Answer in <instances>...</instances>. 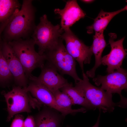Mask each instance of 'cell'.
<instances>
[{"label": "cell", "instance_id": "24", "mask_svg": "<svg viewBox=\"0 0 127 127\" xmlns=\"http://www.w3.org/2000/svg\"><path fill=\"white\" fill-rule=\"evenodd\" d=\"M99 115L97 121L95 124L91 127H99L100 122V115ZM67 127H71L69 126H67Z\"/></svg>", "mask_w": 127, "mask_h": 127}, {"label": "cell", "instance_id": "23", "mask_svg": "<svg viewBox=\"0 0 127 127\" xmlns=\"http://www.w3.org/2000/svg\"><path fill=\"white\" fill-rule=\"evenodd\" d=\"M12 18V17H11L6 21L0 24V40L1 33L4 31L7 25Z\"/></svg>", "mask_w": 127, "mask_h": 127}, {"label": "cell", "instance_id": "21", "mask_svg": "<svg viewBox=\"0 0 127 127\" xmlns=\"http://www.w3.org/2000/svg\"><path fill=\"white\" fill-rule=\"evenodd\" d=\"M24 117L22 115L17 114L15 115L10 127H24Z\"/></svg>", "mask_w": 127, "mask_h": 127}, {"label": "cell", "instance_id": "9", "mask_svg": "<svg viewBox=\"0 0 127 127\" xmlns=\"http://www.w3.org/2000/svg\"><path fill=\"white\" fill-rule=\"evenodd\" d=\"M93 80L97 86L103 90L112 94L117 93L121 97L122 102L124 100L121 92L123 90L127 88V70L121 67L105 76L99 75L93 78Z\"/></svg>", "mask_w": 127, "mask_h": 127}, {"label": "cell", "instance_id": "4", "mask_svg": "<svg viewBox=\"0 0 127 127\" xmlns=\"http://www.w3.org/2000/svg\"><path fill=\"white\" fill-rule=\"evenodd\" d=\"M61 38L44 53L47 63L62 75H68L74 80L75 83L81 79L76 69L75 59L68 53Z\"/></svg>", "mask_w": 127, "mask_h": 127}, {"label": "cell", "instance_id": "11", "mask_svg": "<svg viewBox=\"0 0 127 127\" xmlns=\"http://www.w3.org/2000/svg\"><path fill=\"white\" fill-rule=\"evenodd\" d=\"M2 51L15 84L23 88L27 87L28 79L19 59L7 42L4 41L3 42Z\"/></svg>", "mask_w": 127, "mask_h": 127}, {"label": "cell", "instance_id": "2", "mask_svg": "<svg viewBox=\"0 0 127 127\" xmlns=\"http://www.w3.org/2000/svg\"><path fill=\"white\" fill-rule=\"evenodd\" d=\"M7 42L19 59L28 79L35 69H41L44 66L45 55H41L36 51L35 44L32 39H21Z\"/></svg>", "mask_w": 127, "mask_h": 127}, {"label": "cell", "instance_id": "22", "mask_svg": "<svg viewBox=\"0 0 127 127\" xmlns=\"http://www.w3.org/2000/svg\"><path fill=\"white\" fill-rule=\"evenodd\" d=\"M24 127H36L34 117L28 116L24 121Z\"/></svg>", "mask_w": 127, "mask_h": 127}, {"label": "cell", "instance_id": "18", "mask_svg": "<svg viewBox=\"0 0 127 127\" xmlns=\"http://www.w3.org/2000/svg\"><path fill=\"white\" fill-rule=\"evenodd\" d=\"M21 4L17 0H0V24L6 21L19 9Z\"/></svg>", "mask_w": 127, "mask_h": 127}, {"label": "cell", "instance_id": "1", "mask_svg": "<svg viewBox=\"0 0 127 127\" xmlns=\"http://www.w3.org/2000/svg\"><path fill=\"white\" fill-rule=\"evenodd\" d=\"M32 0H24L21 9L7 25L4 31L7 42L25 38L33 32L35 10Z\"/></svg>", "mask_w": 127, "mask_h": 127}, {"label": "cell", "instance_id": "20", "mask_svg": "<svg viewBox=\"0 0 127 127\" xmlns=\"http://www.w3.org/2000/svg\"><path fill=\"white\" fill-rule=\"evenodd\" d=\"M57 105L60 107L66 109H73L71 107L73 105L71 98L67 94L57 90L52 93Z\"/></svg>", "mask_w": 127, "mask_h": 127}, {"label": "cell", "instance_id": "5", "mask_svg": "<svg viewBox=\"0 0 127 127\" xmlns=\"http://www.w3.org/2000/svg\"><path fill=\"white\" fill-rule=\"evenodd\" d=\"M64 32L60 25H53L48 20L46 14L41 16L40 22L36 26L32 35V39L38 47L39 53L44 54L61 38Z\"/></svg>", "mask_w": 127, "mask_h": 127}, {"label": "cell", "instance_id": "13", "mask_svg": "<svg viewBox=\"0 0 127 127\" xmlns=\"http://www.w3.org/2000/svg\"><path fill=\"white\" fill-rule=\"evenodd\" d=\"M54 12L60 19V25L64 31L70 29L73 24L86 15L76 0H74L68 1L63 9L56 8Z\"/></svg>", "mask_w": 127, "mask_h": 127}, {"label": "cell", "instance_id": "14", "mask_svg": "<svg viewBox=\"0 0 127 127\" xmlns=\"http://www.w3.org/2000/svg\"><path fill=\"white\" fill-rule=\"evenodd\" d=\"M44 106L43 109L34 117L36 127H61L64 116L57 110Z\"/></svg>", "mask_w": 127, "mask_h": 127}, {"label": "cell", "instance_id": "17", "mask_svg": "<svg viewBox=\"0 0 127 127\" xmlns=\"http://www.w3.org/2000/svg\"><path fill=\"white\" fill-rule=\"evenodd\" d=\"M62 91L67 94L70 98L74 105L78 104L86 109L94 110L96 109L92 106L85 98L72 83L60 89Z\"/></svg>", "mask_w": 127, "mask_h": 127}, {"label": "cell", "instance_id": "7", "mask_svg": "<svg viewBox=\"0 0 127 127\" xmlns=\"http://www.w3.org/2000/svg\"><path fill=\"white\" fill-rule=\"evenodd\" d=\"M61 38L65 41L67 51L78 62L82 73H84V64L90 63L93 54L91 46L85 45L70 28L64 31Z\"/></svg>", "mask_w": 127, "mask_h": 127}, {"label": "cell", "instance_id": "10", "mask_svg": "<svg viewBox=\"0 0 127 127\" xmlns=\"http://www.w3.org/2000/svg\"><path fill=\"white\" fill-rule=\"evenodd\" d=\"M109 43L111 47L110 53L102 57L101 64L107 66V71L108 74L112 72L121 67L127 53L124 48L123 43L125 37L116 41L115 34H109Z\"/></svg>", "mask_w": 127, "mask_h": 127}, {"label": "cell", "instance_id": "25", "mask_svg": "<svg viewBox=\"0 0 127 127\" xmlns=\"http://www.w3.org/2000/svg\"><path fill=\"white\" fill-rule=\"evenodd\" d=\"M82 2L86 3H90L92 2L94 0H81Z\"/></svg>", "mask_w": 127, "mask_h": 127}, {"label": "cell", "instance_id": "15", "mask_svg": "<svg viewBox=\"0 0 127 127\" xmlns=\"http://www.w3.org/2000/svg\"><path fill=\"white\" fill-rule=\"evenodd\" d=\"M103 31L95 32L93 36V41L91 46L95 58V63L93 67L87 71L86 74L88 77L93 78L96 69L101 64L102 55L106 44L103 35Z\"/></svg>", "mask_w": 127, "mask_h": 127}, {"label": "cell", "instance_id": "16", "mask_svg": "<svg viewBox=\"0 0 127 127\" xmlns=\"http://www.w3.org/2000/svg\"><path fill=\"white\" fill-rule=\"evenodd\" d=\"M127 9L126 5L121 9L113 12H107L101 10L98 16L94 19L92 24L87 27V33L91 34L94 31L95 32L104 31L109 22L115 16L127 10Z\"/></svg>", "mask_w": 127, "mask_h": 127}, {"label": "cell", "instance_id": "19", "mask_svg": "<svg viewBox=\"0 0 127 127\" xmlns=\"http://www.w3.org/2000/svg\"><path fill=\"white\" fill-rule=\"evenodd\" d=\"M2 43L0 41V86L5 87L14 81V79L2 54Z\"/></svg>", "mask_w": 127, "mask_h": 127}, {"label": "cell", "instance_id": "3", "mask_svg": "<svg viewBox=\"0 0 127 127\" xmlns=\"http://www.w3.org/2000/svg\"><path fill=\"white\" fill-rule=\"evenodd\" d=\"M82 73L83 79L75 83V87L92 106L104 113L113 112L116 106H119L112 101V94L92 85L85 73Z\"/></svg>", "mask_w": 127, "mask_h": 127}, {"label": "cell", "instance_id": "6", "mask_svg": "<svg viewBox=\"0 0 127 127\" xmlns=\"http://www.w3.org/2000/svg\"><path fill=\"white\" fill-rule=\"evenodd\" d=\"M28 92L23 88L18 86L14 87L11 90L7 93L3 92L8 113L7 121H9L14 115L19 113L31 112L29 103L32 107L34 105L36 99L29 96Z\"/></svg>", "mask_w": 127, "mask_h": 127}, {"label": "cell", "instance_id": "12", "mask_svg": "<svg viewBox=\"0 0 127 127\" xmlns=\"http://www.w3.org/2000/svg\"><path fill=\"white\" fill-rule=\"evenodd\" d=\"M41 69V72L38 77L32 75L28 79L40 83L52 93L70 83L67 79L58 73L55 69L47 63Z\"/></svg>", "mask_w": 127, "mask_h": 127}, {"label": "cell", "instance_id": "8", "mask_svg": "<svg viewBox=\"0 0 127 127\" xmlns=\"http://www.w3.org/2000/svg\"><path fill=\"white\" fill-rule=\"evenodd\" d=\"M30 80V82L27 86L23 88L27 92L30 93L42 105L57 110L64 117L69 114L83 112V109L82 107L70 110L60 107L57 104L53 95L49 90L37 81Z\"/></svg>", "mask_w": 127, "mask_h": 127}]
</instances>
